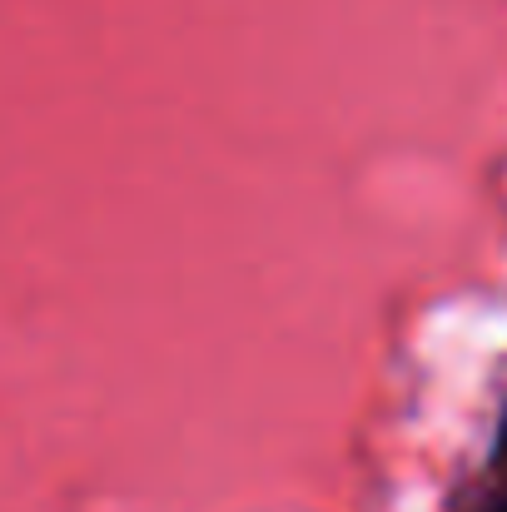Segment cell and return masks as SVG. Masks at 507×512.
Returning <instances> with one entry per match:
<instances>
[{
  "mask_svg": "<svg viewBox=\"0 0 507 512\" xmlns=\"http://www.w3.org/2000/svg\"><path fill=\"white\" fill-rule=\"evenodd\" d=\"M488 512H507V503H498V508H488Z\"/></svg>",
  "mask_w": 507,
  "mask_h": 512,
  "instance_id": "cell-1",
  "label": "cell"
}]
</instances>
